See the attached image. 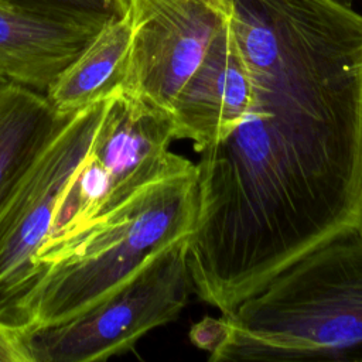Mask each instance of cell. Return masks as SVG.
Masks as SVG:
<instances>
[{
    "instance_id": "cell-1",
    "label": "cell",
    "mask_w": 362,
    "mask_h": 362,
    "mask_svg": "<svg viewBox=\"0 0 362 362\" xmlns=\"http://www.w3.org/2000/svg\"><path fill=\"white\" fill-rule=\"evenodd\" d=\"M250 76L238 123L195 164L192 291L221 314L362 221V14L337 0H232Z\"/></svg>"
},
{
    "instance_id": "cell-2",
    "label": "cell",
    "mask_w": 362,
    "mask_h": 362,
    "mask_svg": "<svg viewBox=\"0 0 362 362\" xmlns=\"http://www.w3.org/2000/svg\"><path fill=\"white\" fill-rule=\"evenodd\" d=\"M223 315L230 337L211 362H362V221L301 252Z\"/></svg>"
},
{
    "instance_id": "cell-3",
    "label": "cell",
    "mask_w": 362,
    "mask_h": 362,
    "mask_svg": "<svg viewBox=\"0 0 362 362\" xmlns=\"http://www.w3.org/2000/svg\"><path fill=\"white\" fill-rule=\"evenodd\" d=\"M198 214L197 167L181 156L122 205L40 252L44 279L34 325L75 315L160 252L189 240Z\"/></svg>"
},
{
    "instance_id": "cell-4",
    "label": "cell",
    "mask_w": 362,
    "mask_h": 362,
    "mask_svg": "<svg viewBox=\"0 0 362 362\" xmlns=\"http://www.w3.org/2000/svg\"><path fill=\"white\" fill-rule=\"evenodd\" d=\"M174 140L168 113L123 90L107 98L86 154L57 201L42 249L96 222L170 170L181 157L170 150Z\"/></svg>"
},
{
    "instance_id": "cell-5",
    "label": "cell",
    "mask_w": 362,
    "mask_h": 362,
    "mask_svg": "<svg viewBox=\"0 0 362 362\" xmlns=\"http://www.w3.org/2000/svg\"><path fill=\"white\" fill-rule=\"evenodd\" d=\"M187 245L188 239L160 252L75 315L23 331L31 362L105 361L174 321L192 290Z\"/></svg>"
},
{
    "instance_id": "cell-6",
    "label": "cell",
    "mask_w": 362,
    "mask_h": 362,
    "mask_svg": "<svg viewBox=\"0 0 362 362\" xmlns=\"http://www.w3.org/2000/svg\"><path fill=\"white\" fill-rule=\"evenodd\" d=\"M103 102L71 116L0 208V324L25 331L35 322L44 279L38 255L47 242L57 201L83 160Z\"/></svg>"
},
{
    "instance_id": "cell-7",
    "label": "cell",
    "mask_w": 362,
    "mask_h": 362,
    "mask_svg": "<svg viewBox=\"0 0 362 362\" xmlns=\"http://www.w3.org/2000/svg\"><path fill=\"white\" fill-rule=\"evenodd\" d=\"M230 13L232 0H129L132 37L120 90L171 116Z\"/></svg>"
},
{
    "instance_id": "cell-8",
    "label": "cell",
    "mask_w": 362,
    "mask_h": 362,
    "mask_svg": "<svg viewBox=\"0 0 362 362\" xmlns=\"http://www.w3.org/2000/svg\"><path fill=\"white\" fill-rule=\"evenodd\" d=\"M106 23L0 1V81L45 93Z\"/></svg>"
},
{
    "instance_id": "cell-9",
    "label": "cell",
    "mask_w": 362,
    "mask_h": 362,
    "mask_svg": "<svg viewBox=\"0 0 362 362\" xmlns=\"http://www.w3.org/2000/svg\"><path fill=\"white\" fill-rule=\"evenodd\" d=\"M249 99L250 76L229 17L174 102L177 139L191 140L194 150L201 151L238 123Z\"/></svg>"
},
{
    "instance_id": "cell-10",
    "label": "cell",
    "mask_w": 362,
    "mask_h": 362,
    "mask_svg": "<svg viewBox=\"0 0 362 362\" xmlns=\"http://www.w3.org/2000/svg\"><path fill=\"white\" fill-rule=\"evenodd\" d=\"M72 115L44 92L0 81V208Z\"/></svg>"
},
{
    "instance_id": "cell-11",
    "label": "cell",
    "mask_w": 362,
    "mask_h": 362,
    "mask_svg": "<svg viewBox=\"0 0 362 362\" xmlns=\"http://www.w3.org/2000/svg\"><path fill=\"white\" fill-rule=\"evenodd\" d=\"M130 37L127 13L107 21L48 88L45 96L51 105L72 115L119 92L126 74Z\"/></svg>"
},
{
    "instance_id": "cell-12",
    "label": "cell",
    "mask_w": 362,
    "mask_h": 362,
    "mask_svg": "<svg viewBox=\"0 0 362 362\" xmlns=\"http://www.w3.org/2000/svg\"><path fill=\"white\" fill-rule=\"evenodd\" d=\"M7 4L92 17L103 21L122 17L127 13L129 0H1Z\"/></svg>"
},
{
    "instance_id": "cell-13",
    "label": "cell",
    "mask_w": 362,
    "mask_h": 362,
    "mask_svg": "<svg viewBox=\"0 0 362 362\" xmlns=\"http://www.w3.org/2000/svg\"><path fill=\"white\" fill-rule=\"evenodd\" d=\"M230 337V325L228 318L221 317H204L198 322L192 324L188 332V338L198 349L209 354L208 358L218 354Z\"/></svg>"
},
{
    "instance_id": "cell-14",
    "label": "cell",
    "mask_w": 362,
    "mask_h": 362,
    "mask_svg": "<svg viewBox=\"0 0 362 362\" xmlns=\"http://www.w3.org/2000/svg\"><path fill=\"white\" fill-rule=\"evenodd\" d=\"M0 362H31L23 331L0 324Z\"/></svg>"
},
{
    "instance_id": "cell-15",
    "label": "cell",
    "mask_w": 362,
    "mask_h": 362,
    "mask_svg": "<svg viewBox=\"0 0 362 362\" xmlns=\"http://www.w3.org/2000/svg\"><path fill=\"white\" fill-rule=\"evenodd\" d=\"M338 3H341V4H345V6H349L351 7V4L354 3V0H337Z\"/></svg>"
},
{
    "instance_id": "cell-16",
    "label": "cell",
    "mask_w": 362,
    "mask_h": 362,
    "mask_svg": "<svg viewBox=\"0 0 362 362\" xmlns=\"http://www.w3.org/2000/svg\"><path fill=\"white\" fill-rule=\"evenodd\" d=\"M0 1H1V0H0ZM3 3H4V1H3Z\"/></svg>"
}]
</instances>
